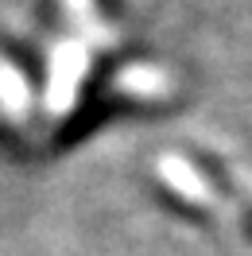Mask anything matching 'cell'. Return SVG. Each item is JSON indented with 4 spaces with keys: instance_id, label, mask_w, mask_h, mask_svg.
Here are the masks:
<instances>
[{
    "instance_id": "cell-1",
    "label": "cell",
    "mask_w": 252,
    "mask_h": 256,
    "mask_svg": "<svg viewBox=\"0 0 252 256\" xmlns=\"http://www.w3.org/2000/svg\"><path fill=\"white\" fill-rule=\"evenodd\" d=\"M186 160H190V167L198 171V178H202L206 186H210V190H218L221 198L236 210L240 225L252 233V190H244V186H240V182L225 171V163H221L218 156H210V152H190Z\"/></svg>"
}]
</instances>
